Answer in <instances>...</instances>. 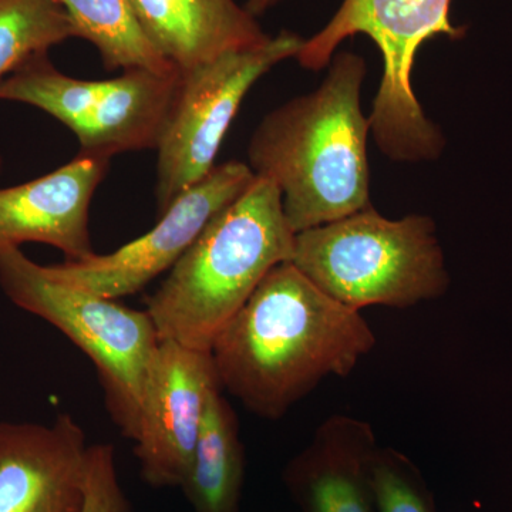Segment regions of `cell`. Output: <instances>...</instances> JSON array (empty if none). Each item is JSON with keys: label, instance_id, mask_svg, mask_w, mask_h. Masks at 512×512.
Returning a JSON list of instances; mask_svg holds the SVG:
<instances>
[{"label": "cell", "instance_id": "ffe728a7", "mask_svg": "<svg viewBox=\"0 0 512 512\" xmlns=\"http://www.w3.org/2000/svg\"><path fill=\"white\" fill-rule=\"evenodd\" d=\"M2 167H3V158L0 156V173H2Z\"/></svg>", "mask_w": 512, "mask_h": 512}, {"label": "cell", "instance_id": "9c48e42d", "mask_svg": "<svg viewBox=\"0 0 512 512\" xmlns=\"http://www.w3.org/2000/svg\"><path fill=\"white\" fill-rule=\"evenodd\" d=\"M255 175L247 163L232 160L215 165L204 180L188 188L143 237L107 255L93 254L82 261L43 265L50 278L73 288L114 299L146 288L158 275L170 271L192 242Z\"/></svg>", "mask_w": 512, "mask_h": 512}, {"label": "cell", "instance_id": "7a4b0ae2", "mask_svg": "<svg viewBox=\"0 0 512 512\" xmlns=\"http://www.w3.org/2000/svg\"><path fill=\"white\" fill-rule=\"evenodd\" d=\"M365 59L333 56L318 89L266 114L252 134L248 165L272 181L295 234L372 207L367 137L360 106Z\"/></svg>", "mask_w": 512, "mask_h": 512}, {"label": "cell", "instance_id": "4fadbf2b", "mask_svg": "<svg viewBox=\"0 0 512 512\" xmlns=\"http://www.w3.org/2000/svg\"><path fill=\"white\" fill-rule=\"evenodd\" d=\"M379 447L367 421L329 417L284 468L293 503L301 512H377L372 464Z\"/></svg>", "mask_w": 512, "mask_h": 512}, {"label": "cell", "instance_id": "5b68a950", "mask_svg": "<svg viewBox=\"0 0 512 512\" xmlns=\"http://www.w3.org/2000/svg\"><path fill=\"white\" fill-rule=\"evenodd\" d=\"M451 0H343L332 19L308 40L295 59L303 69L322 70L349 37L365 35L383 59V76L369 116L380 151L393 161L419 163L446 146L440 128L424 114L413 89V67L424 42L436 36L460 40L464 26L450 19Z\"/></svg>", "mask_w": 512, "mask_h": 512}, {"label": "cell", "instance_id": "8fae6325", "mask_svg": "<svg viewBox=\"0 0 512 512\" xmlns=\"http://www.w3.org/2000/svg\"><path fill=\"white\" fill-rule=\"evenodd\" d=\"M86 434L70 414L52 424L0 423V512H83Z\"/></svg>", "mask_w": 512, "mask_h": 512}, {"label": "cell", "instance_id": "7c38bea8", "mask_svg": "<svg viewBox=\"0 0 512 512\" xmlns=\"http://www.w3.org/2000/svg\"><path fill=\"white\" fill-rule=\"evenodd\" d=\"M109 161L79 154L43 177L0 188V248L37 242L59 249L66 261L96 254L90 237V207Z\"/></svg>", "mask_w": 512, "mask_h": 512}, {"label": "cell", "instance_id": "277c9868", "mask_svg": "<svg viewBox=\"0 0 512 512\" xmlns=\"http://www.w3.org/2000/svg\"><path fill=\"white\" fill-rule=\"evenodd\" d=\"M292 264L356 311L413 308L441 298L450 286L433 218L389 220L373 207L296 234Z\"/></svg>", "mask_w": 512, "mask_h": 512}, {"label": "cell", "instance_id": "3957f363", "mask_svg": "<svg viewBox=\"0 0 512 512\" xmlns=\"http://www.w3.org/2000/svg\"><path fill=\"white\" fill-rule=\"evenodd\" d=\"M295 232L272 181L255 177L192 242L148 298L160 340L200 352L275 266L292 262Z\"/></svg>", "mask_w": 512, "mask_h": 512}, {"label": "cell", "instance_id": "e0dca14e", "mask_svg": "<svg viewBox=\"0 0 512 512\" xmlns=\"http://www.w3.org/2000/svg\"><path fill=\"white\" fill-rule=\"evenodd\" d=\"M72 37L76 28L56 0H0V80Z\"/></svg>", "mask_w": 512, "mask_h": 512}, {"label": "cell", "instance_id": "5bb4252c", "mask_svg": "<svg viewBox=\"0 0 512 512\" xmlns=\"http://www.w3.org/2000/svg\"><path fill=\"white\" fill-rule=\"evenodd\" d=\"M128 2L148 42L177 70L264 45L271 37L235 0Z\"/></svg>", "mask_w": 512, "mask_h": 512}, {"label": "cell", "instance_id": "2e32d148", "mask_svg": "<svg viewBox=\"0 0 512 512\" xmlns=\"http://www.w3.org/2000/svg\"><path fill=\"white\" fill-rule=\"evenodd\" d=\"M76 28L77 37L96 47L106 70L174 72L141 32L128 0H56Z\"/></svg>", "mask_w": 512, "mask_h": 512}, {"label": "cell", "instance_id": "ba28073f", "mask_svg": "<svg viewBox=\"0 0 512 512\" xmlns=\"http://www.w3.org/2000/svg\"><path fill=\"white\" fill-rule=\"evenodd\" d=\"M302 43L301 36L282 30L264 45L178 70L177 93L156 148L158 217L214 170L222 141L249 90L276 64L296 57Z\"/></svg>", "mask_w": 512, "mask_h": 512}, {"label": "cell", "instance_id": "8992f818", "mask_svg": "<svg viewBox=\"0 0 512 512\" xmlns=\"http://www.w3.org/2000/svg\"><path fill=\"white\" fill-rule=\"evenodd\" d=\"M0 289L13 305L55 326L92 360L111 420L134 441L161 342L150 313L57 282L20 248H0Z\"/></svg>", "mask_w": 512, "mask_h": 512}, {"label": "cell", "instance_id": "6da1fadb", "mask_svg": "<svg viewBox=\"0 0 512 512\" xmlns=\"http://www.w3.org/2000/svg\"><path fill=\"white\" fill-rule=\"evenodd\" d=\"M376 343L360 311L284 262L221 329L210 353L221 390L255 416L279 420L323 380L348 377Z\"/></svg>", "mask_w": 512, "mask_h": 512}, {"label": "cell", "instance_id": "9a60e30c", "mask_svg": "<svg viewBox=\"0 0 512 512\" xmlns=\"http://www.w3.org/2000/svg\"><path fill=\"white\" fill-rule=\"evenodd\" d=\"M245 477V451L234 407L215 387L181 484L194 512H239Z\"/></svg>", "mask_w": 512, "mask_h": 512}, {"label": "cell", "instance_id": "d6986e66", "mask_svg": "<svg viewBox=\"0 0 512 512\" xmlns=\"http://www.w3.org/2000/svg\"><path fill=\"white\" fill-rule=\"evenodd\" d=\"M83 512H131L117 473L116 450L111 444L89 447Z\"/></svg>", "mask_w": 512, "mask_h": 512}, {"label": "cell", "instance_id": "ac0fdd59", "mask_svg": "<svg viewBox=\"0 0 512 512\" xmlns=\"http://www.w3.org/2000/svg\"><path fill=\"white\" fill-rule=\"evenodd\" d=\"M372 484L377 512H439L419 467L396 448L379 447Z\"/></svg>", "mask_w": 512, "mask_h": 512}, {"label": "cell", "instance_id": "30bf717a", "mask_svg": "<svg viewBox=\"0 0 512 512\" xmlns=\"http://www.w3.org/2000/svg\"><path fill=\"white\" fill-rule=\"evenodd\" d=\"M217 386L220 383L210 352L161 340L148 373L134 439V453L147 484L181 487L184 483L208 399Z\"/></svg>", "mask_w": 512, "mask_h": 512}, {"label": "cell", "instance_id": "52a82bcc", "mask_svg": "<svg viewBox=\"0 0 512 512\" xmlns=\"http://www.w3.org/2000/svg\"><path fill=\"white\" fill-rule=\"evenodd\" d=\"M180 72L124 70L109 80L67 76L47 53L0 80V101L28 104L73 131L83 156L107 158L156 150Z\"/></svg>", "mask_w": 512, "mask_h": 512}]
</instances>
